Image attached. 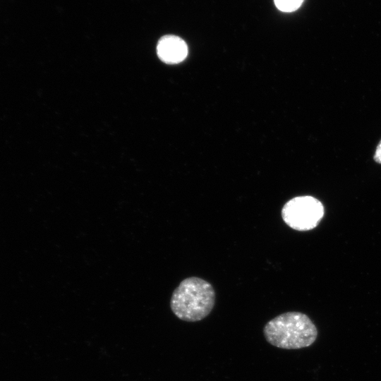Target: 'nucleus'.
Instances as JSON below:
<instances>
[{"mask_svg":"<svg viewBox=\"0 0 381 381\" xmlns=\"http://www.w3.org/2000/svg\"><path fill=\"white\" fill-rule=\"evenodd\" d=\"M215 303V291L207 281L197 277H188L174 289L170 307L174 314L186 322L206 318Z\"/></svg>","mask_w":381,"mask_h":381,"instance_id":"f257e3e1","label":"nucleus"},{"mask_svg":"<svg viewBox=\"0 0 381 381\" xmlns=\"http://www.w3.org/2000/svg\"><path fill=\"white\" fill-rule=\"evenodd\" d=\"M266 340L276 347L298 349L313 344L318 329L311 320L300 312H287L270 320L265 326Z\"/></svg>","mask_w":381,"mask_h":381,"instance_id":"f03ea898","label":"nucleus"},{"mask_svg":"<svg viewBox=\"0 0 381 381\" xmlns=\"http://www.w3.org/2000/svg\"><path fill=\"white\" fill-rule=\"evenodd\" d=\"M324 207L317 198L297 196L287 201L282 209L284 222L291 229L306 231L316 227L324 216Z\"/></svg>","mask_w":381,"mask_h":381,"instance_id":"7ed1b4c3","label":"nucleus"},{"mask_svg":"<svg viewBox=\"0 0 381 381\" xmlns=\"http://www.w3.org/2000/svg\"><path fill=\"white\" fill-rule=\"evenodd\" d=\"M157 53L159 59L166 64H179L187 56L188 47L179 37L165 35L157 43Z\"/></svg>","mask_w":381,"mask_h":381,"instance_id":"20e7f679","label":"nucleus"},{"mask_svg":"<svg viewBox=\"0 0 381 381\" xmlns=\"http://www.w3.org/2000/svg\"><path fill=\"white\" fill-rule=\"evenodd\" d=\"M277 8L283 12H293L297 10L304 0H274Z\"/></svg>","mask_w":381,"mask_h":381,"instance_id":"39448f33","label":"nucleus"},{"mask_svg":"<svg viewBox=\"0 0 381 381\" xmlns=\"http://www.w3.org/2000/svg\"><path fill=\"white\" fill-rule=\"evenodd\" d=\"M374 159L376 162L381 164V140L380 141L378 145L377 146L375 155Z\"/></svg>","mask_w":381,"mask_h":381,"instance_id":"423d86ee","label":"nucleus"}]
</instances>
